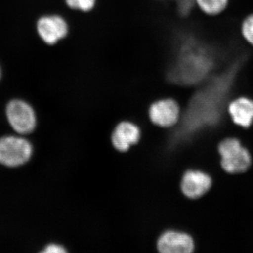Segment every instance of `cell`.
I'll use <instances>...</instances> for the list:
<instances>
[{
	"mask_svg": "<svg viewBox=\"0 0 253 253\" xmlns=\"http://www.w3.org/2000/svg\"><path fill=\"white\" fill-rule=\"evenodd\" d=\"M239 63H234L218 76L208 78L207 84L191 98L180 124L171 134V147L185 144L200 131L219 122L239 70Z\"/></svg>",
	"mask_w": 253,
	"mask_h": 253,
	"instance_id": "6da1fadb",
	"label": "cell"
},
{
	"mask_svg": "<svg viewBox=\"0 0 253 253\" xmlns=\"http://www.w3.org/2000/svg\"><path fill=\"white\" fill-rule=\"evenodd\" d=\"M215 62V54L209 46L193 37H182L168 68V79L179 85L201 84L208 79Z\"/></svg>",
	"mask_w": 253,
	"mask_h": 253,
	"instance_id": "7a4b0ae2",
	"label": "cell"
},
{
	"mask_svg": "<svg viewBox=\"0 0 253 253\" xmlns=\"http://www.w3.org/2000/svg\"><path fill=\"white\" fill-rule=\"evenodd\" d=\"M32 154L31 143L22 137L7 136L0 139V164L18 167L27 163Z\"/></svg>",
	"mask_w": 253,
	"mask_h": 253,
	"instance_id": "3957f363",
	"label": "cell"
},
{
	"mask_svg": "<svg viewBox=\"0 0 253 253\" xmlns=\"http://www.w3.org/2000/svg\"><path fill=\"white\" fill-rule=\"evenodd\" d=\"M221 166L227 172H244L249 168L251 158L249 151L236 139H227L219 144Z\"/></svg>",
	"mask_w": 253,
	"mask_h": 253,
	"instance_id": "277c9868",
	"label": "cell"
},
{
	"mask_svg": "<svg viewBox=\"0 0 253 253\" xmlns=\"http://www.w3.org/2000/svg\"><path fill=\"white\" fill-rule=\"evenodd\" d=\"M6 113L10 126L18 134H29L36 128V113L26 101L12 100L6 106Z\"/></svg>",
	"mask_w": 253,
	"mask_h": 253,
	"instance_id": "5b68a950",
	"label": "cell"
},
{
	"mask_svg": "<svg viewBox=\"0 0 253 253\" xmlns=\"http://www.w3.org/2000/svg\"><path fill=\"white\" fill-rule=\"evenodd\" d=\"M37 31L44 43L48 45H54L68 36L69 26L62 16L45 15L37 22Z\"/></svg>",
	"mask_w": 253,
	"mask_h": 253,
	"instance_id": "8992f818",
	"label": "cell"
},
{
	"mask_svg": "<svg viewBox=\"0 0 253 253\" xmlns=\"http://www.w3.org/2000/svg\"><path fill=\"white\" fill-rule=\"evenodd\" d=\"M149 116L151 122L161 127L175 126L180 119V108L175 100L162 99L150 106Z\"/></svg>",
	"mask_w": 253,
	"mask_h": 253,
	"instance_id": "52a82bcc",
	"label": "cell"
},
{
	"mask_svg": "<svg viewBox=\"0 0 253 253\" xmlns=\"http://www.w3.org/2000/svg\"><path fill=\"white\" fill-rule=\"evenodd\" d=\"M157 248L163 253H190L194 251V243L187 234L170 230L158 238Z\"/></svg>",
	"mask_w": 253,
	"mask_h": 253,
	"instance_id": "ba28073f",
	"label": "cell"
},
{
	"mask_svg": "<svg viewBox=\"0 0 253 253\" xmlns=\"http://www.w3.org/2000/svg\"><path fill=\"white\" fill-rule=\"evenodd\" d=\"M140 138L141 130L139 126L129 121H123L115 127L111 141L115 149L121 152H126L131 146L137 144Z\"/></svg>",
	"mask_w": 253,
	"mask_h": 253,
	"instance_id": "9c48e42d",
	"label": "cell"
},
{
	"mask_svg": "<svg viewBox=\"0 0 253 253\" xmlns=\"http://www.w3.org/2000/svg\"><path fill=\"white\" fill-rule=\"evenodd\" d=\"M211 184V177L206 173L199 170H189L183 176L181 189L186 197L198 199L207 192Z\"/></svg>",
	"mask_w": 253,
	"mask_h": 253,
	"instance_id": "30bf717a",
	"label": "cell"
},
{
	"mask_svg": "<svg viewBox=\"0 0 253 253\" xmlns=\"http://www.w3.org/2000/svg\"><path fill=\"white\" fill-rule=\"evenodd\" d=\"M228 111L234 122L244 127H249L253 121V100L246 97L238 98L231 101Z\"/></svg>",
	"mask_w": 253,
	"mask_h": 253,
	"instance_id": "8fae6325",
	"label": "cell"
},
{
	"mask_svg": "<svg viewBox=\"0 0 253 253\" xmlns=\"http://www.w3.org/2000/svg\"><path fill=\"white\" fill-rule=\"evenodd\" d=\"M195 4L208 16H217L222 13L229 4V0H194Z\"/></svg>",
	"mask_w": 253,
	"mask_h": 253,
	"instance_id": "7c38bea8",
	"label": "cell"
},
{
	"mask_svg": "<svg viewBox=\"0 0 253 253\" xmlns=\"http://www.w3.org/2000/svg\"><path fill=\"white\" fill-rule=\"evenodd\" d=\"M70 9L82 12H89L95 7L96 0H65Z\"/></svg>",
	"mask_w": 253,
	"mask_h": 253,
	"instance_id": "4fadbf2b",
	"label": "cell"
},
{
	"mask_svg": "<svg viewBox=\"0 0 253 253\" xmlns=\"http://www.w3.org/2000/svg\"><path fill=\"white\" fill-rule=\"evenodd\" d=\"M241 34L246 41L253 46V14L249 15L243 21Z\"/></svg>",
	"mask_w": 253,
	"mask_h": 253,
	"instance_id": "5bb4252c",
	"label": "cell"
},
{
	"mask_svg": "<svg viewBox=\"0 0 253 253\" xmlns=\"http://www.w3.org/2000/svg\"><path fill=\"white\" fill-rule=\"evenodd\" d=\"M158 1H172L175 4L177 12L183 16L189 15L196 5L194 0H158Z\"/></svg>",
	"mask_w": 253,
	"mask_h": 253,
	"instance_id": "9a60e30c",
	"label": "cell"
},
{
	"mask_svg": "<svg viewBox=\"0 0 253 253\" xmlns=\"http://www.w3.org/2000/svg\"><path fill=\"white\" fill-rule=\"evenodd\" d=\"M67 252L64 247L59 244H51L46 246L43 250L42 253H63Z\"/></svg>",
	"mask_w": 253,
	"mask_h": 253,
	"instance_id": "2e32d148",
	"label": "cell"
},
{
	"mask_svg": "<svg viewBox=\"0 0 253 253\" xmlns=\"http://www.w3.org/2000/svg\"><path fill=\"white\" fill-rule=\"evenodd\" d=\"M1 68H0V79H1Z\"/></svg>",
	"mask_w": 253,
	"mask_h": 253,
	"instance_id": "e0dca14e",
	"label": "cell"
}]
</instances>
